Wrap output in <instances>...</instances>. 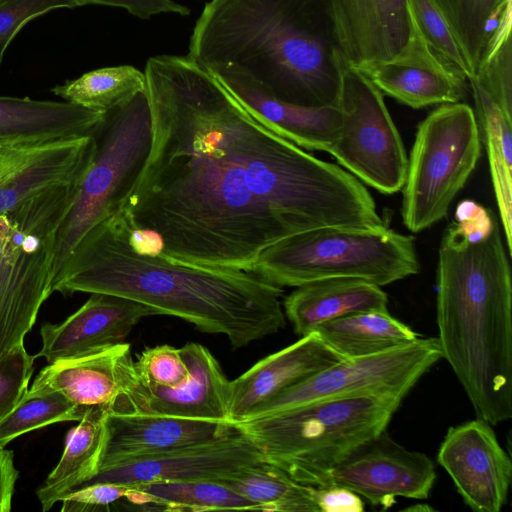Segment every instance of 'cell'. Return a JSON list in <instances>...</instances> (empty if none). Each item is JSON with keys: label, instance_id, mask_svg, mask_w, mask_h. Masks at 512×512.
I'll return each instance as SVG.
<instances>
[{"label": "cell", "instance_id": "1", "mask_svg": "<svg viewBox=\"0 0 512 512\" xmlns=\"http://www.w3.org/2000/svg\"><path fill=\"white\" fill-rule=\"evenodd\" d=\"M144 74L152 144L117 210L166 257L251 271L289 236L384 224L359 179L268 129L196 60L153 56Z\"/></svg>", "mask_w": 512, "mask_h": 512}, {"label": "cell", "instance_id": "2", "mask_svg": "<svg viewBox=\"0 0 512 512\" xmlns=\"http://www.w3.org/2000/svg\"><path fill=\"white\" fill-rule=\"evenodd\" d=\"M52 292L131 299L201 332L223 335L234 348L286 324L283 287L252 271L172 260L136 241L120 210L82 236L54 278Z\"/></svg>", "mask_w": 512, "mask_h": 512}, {"label": "cell", "instance_id": "3", "mask_svg": "<svg viewBox=\"0 0 512 512\" xmlns=\"http://www.w3.org/2000/svg\"><path fill=\"white\" fill-rule=\"evenodd\" d=\"M494 213L461 201L438 251L436 315L442 358L477 418L512 417V281Z\"/></svg>", "mask_w": 512, "mask_h": 512}, {"label": "cell", "instance_id": "4", "mask_svg": "<svg viewBox=\"0 0 512 512\" xmlns=\"http://www.w3.org/2000/svg\"><path fill=\"white\" fill-rule=\"evenodd\" d=\"M188 56L208 69H235L289 103H337L344 57L330 0H210Z\"/></svg>", "mask_w": 512, "mask_h": 512}, {"label": "cell", "instance_id": "5", "mask_svg": "<svg viewBox=\"0 0 512 512\" xmlns=\"http://www.w3.org/2000/svg\"><path fill=\"white\" fill-rule=\"evenodd\" d=\"M401 402L376 395L341 397L233 425L265 461L298 483L322 487L341 460L386 430Z\"/></svg>", "mask_w": 512, "mask_h": 512}, {"label": "cell", "instance_id": "6", "mask_svg": "<svg viewBox=\"0 0 512 512\" xmlns=\"http://www.w3.org/2000/svg\"><path fill=\"white\" fill-rule=\"evenodd\" d=\"M251 271L281 287L341 277L384 286L417 274L419 262L414 239L385 224L326 226L278 241Z\"/></svg>", "mask_w": 512, "mask_h": 512}, {"label": "cell", "instance_id": "7", "mask_svg": "<svg viewBox=\"0 0 512 512\" xmlns=\"http://www.w3.org/2000/svg\"><path fill=\"white\" fill-rule=\"evenodd\" d=\"M79 183L47 189L0 215V358L24 344L53 293L56 236Z\"/></svg>", "mask_w": 512, "mask_h": 512}, {"label": "cell", "instance_id": "8", "mask_svg": "<svg viewBox=\"0 0 512 512\" xmlns=\"http://www.w3.org/2000/svg\"><path fill=\"white\" fill-rule=\"evenodd\" d=\"M152 134L146 91L105 113L94 134V158L56 236L53 280L82 236L118 209L146 162Z\"/></svg>", "mask_w": 512, "mask_h": 512}, {"label": "cell", "instance_id": "9", "mask_svg": "<svg viewBox=\"0 0 512 512\" xmlns=\"http://www.w3.org/2000/svg\"><path fill=\"white\" fill-rule=\"evenodd\" d=\"M481 149L473 108L465 103L442 104L419 124L402 188V219L411 232L446 216Z\"/></svg>", "mask_w": 512, "mask_h": 512}, {"label": "cell", "instance_id": "10", "mask_svg": "<svg viewBox=\"0 0 512 512\" xmlns=\"http://www.w3.org/2000/svg\"><path fill=\"white\" fill-rule=\"evenodd\" d=\"M341 114L337 140L329 153L349 173L383 194L400 191L408 157L383 93L345 59L336 103Z\"/></svg>", "mask_w": 512, "mask_h": 512}, {"label": "cell", "instance_id": "11", "mask_svg": "<svg viewBox=\"0 0 512 512\" xmlns=\"http://www.w3.org/2000/svg\"><path fill=\"white\" fill-rule=\"evenodd\" d=\"M440 359L442 352L437 337H418L381 353L343 359L283 390L245 420L341 397L376 395L403 401Z\"/></svg>", "mask_w": 512, "mask_h": 512}, {"label": "cell", "instance_id": "12", "mask_svg": "<svg viewBox=\"0 0 512 512\" xmlns=\"http://www.w3.org/2000/svg\"><path fill=\"white\" fill-rule=\"evenodd\" d=\"M435 479V465L426 454L404 448L385 430L341 460L330 471L328 485L344 486L387 509L397 497L426 499Z\"/></svg>", "mask_w": 512, "mask_h": 512}, {"label": "cell", "instance_id": "13", "mask_svg": "<svg viewBox=\"0 0 512 512\" xmlns=\"http://www.w3.org/2000/svg\"><path fill=\"white\" fill-rule=\"evenodd\" d=\"M140 386L130 345L123 342L49 363L28 391H56L78 406L122 414L137 413Z\"/></svg>", "mask_w": 512, "mask_h": 512}, {"label": "cell", "instance_id": "14", "mask_svg": "<svg viewBox=\"0 0 512 512\" xmlns=\"http://www.w3.org/2000/svg\"><path fill=\"white\" fill-rule=\"evenodd\" d=\"M95 150L94 135L0 140V215L47 189L81 181Z\"/></svg>", "mask_w": 512, "mask_h": 512}, {"label": "cell", "instance_id": "15", "mask_svg": "<svg viewBox=\"0 0 512 512\" xmlns=\"http://www.w3.org/2000/svg\"><path fill=\"white\" fill-rule=\"evenodd\" d=\"M437 461L473 511L499 512L506 504L512 462L486 421L477 418L450 427Z\"/></svg>", "mask_w": 512, "mask_h": 512}, {"label": "cell", "instance_id": "16", "mask_svg": "<svg viewBox=\"0 0 512 512\" xmlns=\"http://www.w3.org/2000/svg\"><path fill=\"white\" fill-rule=\"evenodd\" d=\"M262 460L261 452L236 428L231 434L213 441L101 470L84 485L97 482L124 485L198 480L218 482Z\"/></svg>", "mask_w": 512, "mask_h": 512}, {"label": "cell", "instance_id": "17", "mask_svg": "<svg viewBox=\"0 0 512 512\" xmlns=\"http://www.w3.org/2000/svg\"><path fill=\"white\" fill-rule=\"evenodd\" d=\"M100 470L157 457L231 434L227 422L150 413L108 414Z\"/></svg>", "mask_w": 512, "mask_h": 512}, {"label": "cell", "instance_id": "18", "mask_svg": "<svg viewBox=\"0 0 512 512\" xmlns=\"http://www.w3.org/2000/svg\"><path fill=\"white\" fill-rule=\"evenodd\" d=\"M158 315L153 308L120 296L91 293L62 323L40 329L42 348L34 356L48 363L123 343L138 322Z\"/></svg>", "mask_w": 512, "mask_h": 512}, {"label": "cell", "instance_id": "19", "mask_svg": "<svg viewBox=\"0 0 512 512\" xmlns=\"http://www.w3.org/2000/svg\"><path fill=\"white\" fill-rule=\"evenodd\" d=\"M356 68L383 94L414 109L457 103L465 95L467 80L433 54L415 23L398 55Z\"/></svg>", "mask_w": 512, "mask_h": 512}, {"label": "cell", "instance_id": "20", "mask_svg": "<svg viewBox=\"0 0 512 512\" xmlns=\"http://www.w3.org/2000/svg\"><path fill=\"white\" fill-rule=\"evenodd\" d=\"M330 4L341 53L353 66L395 57L413 33L408 0H330Z\"/></svg>", "mask_w": 512, "mask_h": 512}, {"label": "cell", "instance_id": "21", "mask_svg": "<svg viewBox=\"0 0 512 512\" xmlns=\"http://www.w3.org/2000/svg\"><path fill=\"white\" fill-rule=\"evenodd\" d=\"M259 122L304 150L328 152L338 138L341 114L337 105L306 107L280 100L232 68L209 69Z\"/></svg>", "mask_w": 512, "mask_h": 512}, {"label": "cell", "instance_id": "22", "mask_svg": "<svg viewBox=\"0 0 512 512\" xmlns=\"http://www.w3.org/2000/svg\"><path fill=\"white\" fill-rule=\"evenodd\" d=\"M341 360L316 332L300 337L231 381L229 422L247 419L283 390Z\"/></svg>", "mask_w": 512, "mask_h": 512}, {"label": "cell", "instance_id": "23", "mask_svg": "<svg viewBox=\"0 0 512 512\" xmlns=\"http://www.w3.org/2000/svg\"><path fill=\"white\" fill-rule=\"evenodd\" d=\"M179 349L189 369L188 379L175 388L141 383L137 413L230 423L231 381L217 359L199 343L189 342Z\"/></svg>", "mask_w": 512, "mask_h": 512}, {"label": "cell", "instance_id": "24", "mask_svg": "<svg viewBox=\"0 0 512 512\" xmlns=\"http://www.w3.org/2000/svg\"><path fill=\"white\" fill-rule=\"evenodd\" d=\"M386 293L374 283L359 278H328L309 282L283 301L285 317L300 337L318 326L351 314L387 310Z\"/></svg>", "mask_w": 512, "mask_h": 512}, {"label": "cell", "instance_id": "25", "mask_svg": "<svg viewBox=\"0 0 512 512\" xmlns=\"http://www.w3.org/2000/svg\"><path fill=\"white\" fill-rule=\"evenodd\" d=\"M472 89L474 114L481 143L485 146L492 185L504 229V239L512 252V97L498 95L475 78L467 80Z\"/></svg>", "mask_w": 512, "mask_h": 512}, {"label": "cell", "instance_id": "26", "mask_svg": "<svg viewBox=\"0 0 512 512\" xmlns=\"http://www.w3.org/2000/svg\"><path fill=\"white\" fill-rule=\"evenodd\" d=\"M104 115L65 101L0 96V140L93 136Z\"/></svg>", "mask_w": 512, "mask_h": 512}, {"label": "cell", "instance_id": "27", "mask_svg": "<svg viewBox=\"0 0 512 512\" xmlns=\"http://www.w3.org/2000/svg\"><path fill=\"white\" fill-rule=\"evenodd\" d=\"M107 415L103 408H90L79 424L70 429L59 463L37 490L43 511L50 510L64 495L98 474L106 441Z\"/></svg>", "mask_w": 512, "mask_h": 512}, {"label": "cell", "instance_id": "28", "mask_svg": "<svg viewBox=\"0 0 512 512\" xmlns=\"http://www.w3.org/2000/svg\"><path fill=\"white\" fill-rule=\"evenodd\" d=\"M313 332L342 359L381 353L418 338L417 333L391 316L388 310L344 316L321 324Z\"/></svg>", "mask_w": 512, "mask_h": 512}, {"label": "cell", "instance_id": "29", "mask_svg": "<svg viewBox=\"0 0 512 512\" xmlns=\"http://www.w3.org/2000/svg\"><path fill=\"white\" fill-rule=\"evenodd\" d=\"M125 498L144 510H257L254 502L214 481H167L128 485Z\"/></svg>", "mask_w": 512, "mask_h": 512}, {"label": "cell", "instance_id": "30", "mask_svg": "<svg viewBox=\"0 0 512 512\" xmlns=\"http://www.w3.org/2000/svg\"><path fill=\"white\" fill-rule=\"evenodd\" d=\"M218 483L257 504L259 511L319 512L313 486L298 483L265 460L243 467Z\"/></svg>", "mask_w": 512, "mask_h": 512}, {"label": "cell", "instance_id": "31", "mask_svg": "<svg viewBox=\"0 0 512 512\" xmlns=\"http://www.w3.org/2000/svg\"><path fill=\"white\" fill-rule=\"evenodd\" d=\"M51 91L65 102L106 113L145 92L146 78L144 72L131 65L104 67L68 80Z\"/></svg>", "mask_w": 512, "mask_h": 512}, {"label": "cell", "instance_id": "32", "mask_svg": "<svg viewBox=\"0 0 512 512\" xmlns=\"http://www.w3.org/2000/svg\"><path fill=\"white\" fill-rule=\"evenodd\" d=\"M469 59L474 74L488 39L511 0H435Z\"/></svg>", "mask_w": 512, "mask_h": 512}, {"label": "cell", "instance_id": "33", "mask_svg": "<svg viewBox=\"0 0 512 512\" xmlns=\"http://www.w3.org/2000/svg\"><path fill=\"white\" fill-rule=\"evenodd\" d=\"M88 410L56 391H27L13 410L0 420V446L5 447L34 429L63 421H80Z\"/></svg>", "mask_w": 512, "mask_h": 512}, {"label": "cell", "instance_id": "34", "mask_svg": "<svg viewBox=\"0 0 512 512\" xmlns=\"http://www.w3.org/2000/svg\"><path fill=\"white\" fill-rule=\"evenodd\" d=\"M417 30L429 49L445 65L468 80L473 67L435 0H408Z\"/></svg>", "mask_w": 512, "mask_h": 512}, {"label": "cell", "instance_id": "35", "mask_svg": "<svg viewBox=\"0 0 512 512\" xmlns=\"http://www.w3.org/2000/svg\"><path fill=\"white\" fill-rule=\"evenodd\" d=\"M141 383L175 388L189 377V369L179 348L159 345L146 348L135 361Z\"/></svg>", "mask_w": 512, "mask_h": 512}, {"label": "cell", "instance_id": "36", "mask_svg": "<svg viewBox=\"0 0 512 512\" xmlns=\"http://www.w3.org/2000/svg\"><path fill=\"white\" fill-rule=\"evenodd\" d=\"M79 7L77 0H7L0 4V66L19 31L31 20L52 10Z\"/></svg>", "mask_w": 512, "mask_h": 512}, {"label": "cell", "instance_id": "37", "mask_svg": "<svg viewBox=\"0 0 512 512\" xmlns=\"http://www.w3.org/2000/svg\"><path fill=\"white\" fill-rule=\"evenodd\" d=\"M34 359L24 344L0 358V420L13 410L28 391Z\"/></svg>", "mask_w": 512, "mask_h": 512}, {"label": "cell", "instance_id": "38", "mask_svg": "<svg viewBox=\"0 0 512 512\" xmlns=\"http://www.w3.org/2000/svg\"><path fill=\"white\" fill-rule=\"evenodd\" d=\"M129 486L110 482H97L78 487L61 498V511L83 512L108 508L125 498Z\"/></svg>", "mask_w": 512, "mask_h": 512}, {"label": "cell", "instance_id": "39", "mask_svg": "<svg viewBox=\"0 0 512 512\" xmlns=\"http://www.w3.org/2000/svg\"><path fill=\"white\" fill-rule=\"evenodd\" d=\"M77 3L79 7L90 4L118 7L142 19H148L163 13L182 16L190 14L187 6L173 0H77Z\"/></svg>", "mask_w": 512, "mask_h": 512}, {"label": "cell", "instance_id": "40", "mask_svg": "<svg viewBox=\"0 0 512 512\" xmlns=\"http://www.w3.org/2000/svg\"><path fill=\"white\" fill-rule=\"evenodd\" d=\"M319 512H363L364 501L352 490L337 484L314 487Z\"/></svg>", "mask_w": 512, "mask_h": 512}, {"label": "cell", "instance_id": "41", "mask_svg": "<svg viewBox=\"0 0 512 512\" xmlns=\"http://www.w3.org/2000/svg\"><path fill=\"white\" fill-rule=\"evenodd\" d=\"M19 472L12 450L0 446V512H9Z\"/></svg>", "mask_w": 512, "mask_h": 512}, {"label": "cell", "instance_id": "42", "mask_svg": "<svg viewBox=\"0 0 512 512\" xmlns=\"http://www.w3.org/2000/svg\"><path fill=\"white\" fill-rule=\"evenodd\" d=\"M404 510H413V511L422 510V511H425V510H433V508H431L428 505H424L423 506L422 504H418V507L414 506V507L406 508Z\"/></svg>", "mask_w": 512, "mask_h": 512}, {"label": "cell", "instance_id": "43", "mask_svg": "<svg viewBox=\"0 0 512 512\" xmlns=\"http://www.w3.org/2000/svg\"><path fill=\"white\" fill-rule=\"evenodd\" d=\"M5 1H7V0H0V4H1V3H3V2H5Z\"/></svg>", "mask_w": 512, "mask_h": 512}]
</instances>
